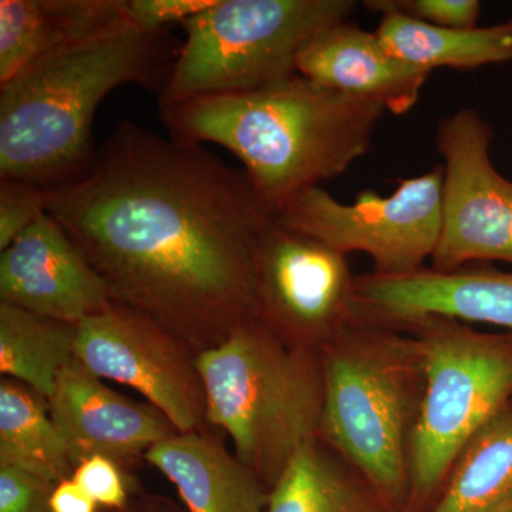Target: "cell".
<instances>
[{
    "instance_id": "21",
    "label": "cell",
    "mask_w": 512,
    "mask_h": 512,
    "mask_svg": "<svg viewBox=\"0 0 512 512\" xmlns=\"http://www.w3.org/2000/svg\"><path fill=\"white\" fill-rule=\"evenodd\" d=\"M512 501V403L458 454L431 512H494Z\"/></svg>"
},
{
    "instance_id": "27",
    "label": "cell",
    "mask_w": 512,
    "mask_h": 512,
    "mask_svg": "<svg viewBox=\"0 0 512 512\" xmlns=\"http://www.w3.org/2000/svg\"><path fill=\"white\" fill-rule=\"evenodd\" d=\"M215 0H124L126 19L134 28L156 32L183 23L210 8Z\"/></svg>"
},
{
    "instance_id": "7",
    "label": "cell",
    "mask_w": 512,
    "mask_h": 512,
    "mask_svg": "<svg viewBox=\"0 0 512 512\" xmlns=\"http://www.w3.org/2000/svg\"><path fill=\"white\" fill-rule=\"evenodd\" d=\"M353 0H215L185 20L160 109L195 97L252 92L298 73L303 47L355 13Z\"/></svg>"
},
{
    "instance_id": "11",
    "label": "cell",
    "mask_w": 512,
    "mask_h": 512,
    "mask_svg": "<svg viewBox=\"0 0 512 512\" xmlns=\"http://www.w3.org/2000/svg\"><path fill=\"white\" fill-rule=\"evenodd\" d=\"M494 131L476 109H458L437 124L444 158L441 234L431 268L512 264V183L495 170Z\"/></svg>"
},
{
    "instance_id": "2",
    "label": "cell",
    "mask_w": 512,
    "mask_h": 512,
    "mask_svg": "<svg viewBox=\"0 0 512 512\" xmlns=\"http://www.w3.org/2000/svg\"><path fill=\"white\" fill-rule=\"evenodd\" d=\"M160 110L174 140L215 143L238 157L274 215L365 156L386 113L299 73L252 92L195 97Z\"/></svg>"
},
{
    "instance_id": "4",
    "label": "cell",
    "mask_w": 512,
    "mask_h": 512,
    "mask_svg": "<svg viewBox=\"0 0 512 512\" xmlns=\"http://www.w3.org/2000/svg\"><path fill=\"white\" fill-rule=\"evenodd\" d=\"M320 360V439L375 485L394 512H403L424 393L419 342L406 330L357 316L320 352Z\"/></svg>"
},
{
    "instance_id": "17",
    "label": "cell",
    "mask_w": 512,
    "mask_h": 512,
    "mask_svg": "<svg viewBox=\"0 0 512 512\" xmlns=\"http://www.w3.org/2000/svg\"><path fill=\"white\" fill-rule=\"evenodd\" d=\"M190 512H266L269 490L211 430L177 433L147 451Z\"/></svg>"
},
{
    "instance_id": "8",
    "label": "cell",
    "mask_w": 512,
    "mask_h": 512,
    "mask_svg": "<svg viewBox=\"0 0 512 512\" xmlns=\"http://www.w3.org/2000/svg\"><path fill=\"white\" fill-rule=\"evenodd\" d=\"M444 168L400 181L389 197L366 190L343 204L325 188L299 192L276 212L282 227L340 254L362 252L379 275H406L433 258L441 234Z\"/></svg>"
},
{
    "instance_id": "9",
    "label": "cell",
    "mask_w": 512,
    "mask_h": 512,
    "mask_svg": "<svg viewBox=\"0 0 512 512\" xmlns=\"http://www.w3.org/2000/svg\"><path fill=\"white\" fill-rule=\"evenodd\" d=\"M357 316L348 256L274 218L255 251L256 322L285 345L320 355Z\"/></svg>"
},
{
    "instance_id": "30",
    "label": "cell",
    "mask_w": 512,
    "mask_h": 512,
    "mask_svg": "<svg viewBox=\"0 0 512 512\" xmlns=\"http://www.w3.org/2000/svg\"><path fill=\"white\" fill-rule=\"evenodd\" d=\"M511 66H512V60H511Z\"/></svg>"
},
{
    "instance_id": "14",
    "label": "cell",
    "mask_w": 512,
    "mask_h": 512,
    "mask_svg": "<svg viewBox=\"0 0 512 512\" xmlns=\"http://www.w3.org/2000/svg\"><path fill=\"white\" fill-rule=\"evenodd\" d=\"M47 403L74 468L93 456L131 466L177 433L156 407L121 396L76 359L60 372Z\"/></svg>"
},
{
    "instance_id": "20",
    "label": "cell",
    "mask_w": 512,
    "mask_h": 512,
    "mask_svg": "<svg viewBox=\"0 0 512 512\" xmlns=\"http://www.w3.org/2000/svg\"><path fill=\"white\" fill-rule=\"evenodd\" d=\"M0 466L20 468L55 485L74 473L45 397L8 377L0 379Z\"/></svg>"
},
{
    "instance_id": "28",
    "label": "cell",
    "mask_w": 512,
    "mask_h": 512,
    "mask_svg": "<svg viewBox=\"0 0 512 512\" xmlns=\"http://www.w3.org/2000/svg\"><path fill=\"white\" fill-rule=\"evenodd\" d=\"M97 505L72 478L55 485L50 510L52 512H96Z\"/></svg>"
},
{
    "instance_id": "13",
    "label": "cell",
    "mask_w": 512,
    "mask_h": 512,
    "mask_svg": "<svg viewBox=\"0 0 512 512\" xmlns=\"http://www.w3.org/2000/svg\"><path fill=\"white\" fill-rule=\"evenodd\" d=\"M0 303L79 325L109 308V289L47 212L0 252Z\"/></svg>"
},
{
    "instance_id": "23",
    "label": "cell",
    "mask_w": 512,
    "mask_h": 512,
    "mask_svg": "<svg viewBox=\"0 0 512 512\" xmlns=\"http://www.w3.org/2000/svg\"><path fill=\"white\" fill-rule=\"evenodd\" d=\"M46 212L45 190L25 180L0 178V252Z\"/></svg>"
},
{
    "instance_id": "22",
    "label": "cell",
    "mask_w": 512,
    "mask_h": 512,
    "mask_svg": "<svg viewBox=\"0 0 512 512\" xmlns=\"http://www.w3.org/2000/svg\"><path fill=\"white\" fill-rule=\"evenodd\" d=\"M77 325L0 303V375L49 402L57 377L74 357Z\"/></svg>"
},
{
    "instance_id": "5",
    "label": "cell",
    "mask_w": 512,
    "mask_h": 512,
    "mask_svg": "<svg viewBox=\"0 0 512 512\" xmlns=\"http://www.w3.org/2000/svg\"><path fill=\"white\" fill-rule=\"evenodd\" d=\"M208 424L268 490L295 454L320 439L325 380L319 353L285 345L255 319L198 353Z\"/></svg>"
},
{
    "instance_id": "24",
    "label": "cell",
    "mask_w": 512,
    "mask_h": 512,
    "mask_svg": "<svg viewBox=\"0 0 512 512\" xmlns=\"http://www.w3.org/2000/svg\"><path fill=\"white\" fill-rule=\"evenodd\" d=\"M372 12L399 13L443 28H477L481 3L477 0H367Z\"/></svg>"
},
{
    "instance_id": "12",
    "label": "cell",
    "mask_w": 512,
    "mask_h": 512,
    "mask_svg": "<svg viewBox=\"0 0 512 512\" xmlns=\"http://www.w3.org/2000/svg\"><path fill=\"white\" fill-rule=\"evenodd\" d=\"M357 313L362 318L399 326L424 316L485 323L512 333V272L491 264L454 271L424 266L406 275L356 276Z\"/></svg>"
},
{
    "instance_id": "10",
    "label": "cell",
    "mask_w": 512,
    "mask_h": 512,
    "mask_svg": "<svg viewBox=\"0 0 512 512\" xmlns=\"http://www.w3.org/2000/svg\"><path fill=\"white\" fill-rule=\"evenodd\" d=\"M197 356L170 330L120 303L77 325L76 360L99 379L146 397L180 433L211 429Z\"/></svg>"
},
{
    "instance_id": "1",
    "label": "cell",
    "mask_w": 512,
    "mask_h": 512,
    "mask_svg": "<svg viewBox=\"0 0 512 512\" xmlns=\"http://www.w3.org/2000/svg\"><path fill=\"white\" fill-rule=\"evenodd\" d=\"M45 207L113 302L195 352L255 318V251L275 215L244 170L201 144L126 121L86 174L45 191Z\"/></svg>"
},
{
    "instance_id": "25",
    "label": "cell",
    "mask_w": 512,
    "mask_h": 512,
    "mask_svg": "<svg viewBox=\"0 0 512 512\" xmlns=\"http://www.w3.org/2000/svg\"><path fill=\"white\" fill-rule=\"evenodd\" d=\"M74 483L99 507L124 510L128 501L127 477L123 467L104 456H93L74 468Z\"/></svg>"
},
{
    "instance_id": "29",
    "label": "cell",
    "mask_w": 512,
    "mask_h": 512,
    "mask_svg": "<svg viewBox=\"0 0 512 512\" xmlns=\"http://www.w3.org/2000/svg\"><path fill=\"white\" fill-rule=\"evenodd\" d=\"M494 512H512V501H511V503L504 505V507H501L500 510H497Z\"/></svg>"
},
{
    "instance_id": "19",
    "label": "cell",
    "mask_w": 512,
    "mask_h": 512,
    "mask_svg": "<svg viewBox=\"0 0 512 512\" xmlns=\"http://www.w3.org/2000/svg\"><path fill=\"white\" fill-rule=\"evenodd\" d=\"M376 35L397 59L421 69L467 70L511 63L512 19L487 28L456 29L383 13Z\"/></svg>"
},
{
    "instance_id": "3",
    "label": "cell",
    "mask_w": 512,
    "mask_h": 512,
    "mask_svg": "<svg viewBox=\"0 0 512 512\" xmlns=\"http://www.w3.org/2000/svg\"><path fill=\"white\" fill-rule=\"evenodd\" d=\"M177 52L167 30L127 23L0 84V178L46 191L82 177L101 101L127 84L160 94Z\"/></svg>"
},
{
    "instance_id": "18",
    "label": "cell",
    "mask_w": 512,
    "mask_h": 512,
    "mask_svg": "<svg viewBox=\"0 0 512 512\" xmlns=\"http://www.w3.org/2000/svg\"><path fill=\"white\" fill-rule=\"evenodd\" d=\"M266 512H394L375 485L322 439L306 443L269 490Z\"/></svg>"
},
{
    "instance_id": "16",
    "label": "cell",
    "mask_w": 512,
    "mask_h": 512,
    "mask_svg": "<svg viewBox=\"0 0 512 512\" xmlns=\"http://www.w3.org/2000/svg\"><path fill=\"white\" fill-rule=\"evenodd\" d=\"M127 23L124 0H0V84Z\"/></svg>"
},
{
    "instance_id": "26",
    "label": "cell",
    "mask_w": 512,
    "mask_h": 512,
    "mask_svg": "<svg viewBox=\"0 0 512 512\" xmlns=\"http://www.w3.org/2000/svg\"><path fill=\"white\" fill-rule=\"evenodd\" d=\"M55 484L12 466H0V512H52Z\"/></svg>"
},
{
    "instance_id": "6",
    "label": "cell",
    "mask_w": 512,
    "mask_h": 512,
    "mask_svg": "<svg viewBox=\"0 0 512 512\" xmlns=\"http://www.w3.org/2000/svg\"><path fill=\"white\" fill-rule=\"evenodd\" d=\"M393 328L412 333L424 363L403 512H431L458 454L512 403V333L480 332L443 316H424Z\"/></svg>"
},
{
    "instance_id": "15",
    "label": "cell",
    "mask_w": 512,
    "mask_h": 512,
    "mask_svg": "<svg viewBox=\"0 0 512 512\" xmlns=\"http://www.w3.org/2000/svg\"><path fill=\"white\" fill-rule=\"evenodd\" d=\"M296 70L320 86L373 101L397 116L419 103L433 73L397 59L376 32L348 20L313 37L299 53Z\"/></svg>"
}]
</instances>
